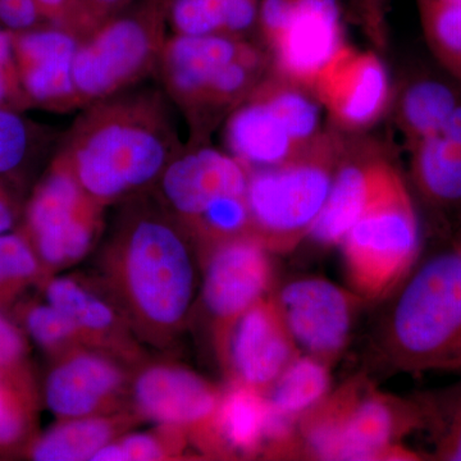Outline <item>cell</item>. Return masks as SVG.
Listing matches in <instances>:
<instances>
[{
    "label": "cell",
    "instance_id": "1",
    "mask_svg": "<svg viewBox=\"0 0 461 461\" xmlns=\"http://www.w3.org/2000/svg\"><path fill=\"white\" fill-rule=\"evenodd\" d=\"M196 256L181 224L147 194L129 200L102 253V281L142 344L180 335L196 294Z\"/></svg>",
    "mask_w": 461,
    "mask_h": 461
},
{
    "label": "cell",
    "instance_id": "2",
    "mask_svg": "<svg viewBox=\"0 0 461 461\" xmlns=\"http://www.w3.org/2000/svg\"><path fill=\"white\" fill-rule=\"evenodd\" d=\"M165 91L127 90L81 109L56 156L107 208L145 195L184 147Z\"/></svg>",
    "mask_w": 461,
    "mask_h": 461
},
{
    "label": "cell",
    "instance_id": "3",
    "mask_svg": "<svg viewBox=\"0 0 461 461\" xmlns=\"http://www.w3.org/2000/svg\"><path fill=\"white\" fill-rule=\"evenodd\" d=\"M395 294L381 330L391 366L439 371L460 357L461 242L412 269Z\"/></svg>",
    "mask_w": 461,
    "mask_h": 461
},
{
    "label": "cell",
    "instance_id": "4",
    "mask_svg": "<svg viewBox=\"0 0 461 461\" xmlns=\"http://www.w3.org/2000/svg\"><path fill=\"white\" fill-rule=\"evenodd\" d=\"M420 242L411 191L384 158L371 198L339 244L348 287L364 303L393 295L415 268Z\"/></svg>",
    "mask_w": 461,
    "mask_h": 461
},
{
    "label": "cell",
    "instance_id": "5",
    "mask_svg": "<svg viewBox=\"0 0 461 461\" xmlns=\"http://www.w3.org/2000/svg\"><path fill=\"white\" fill-rule=\"evenodd\" d=\"M348 145L339 130H323L286 162L249 169L251 233L271 253L293 251L309 238Z\"/></svg>",
    "mask_w": 461,
    "mask_h": 461
},
{
    "label": "cell",
    "instance_id": "6",
    "mask_svg": "<svg viewBox=\"0 0 461 461\" xmlns=\"http://www.w3.org/2000/svg\"><path fill=\"white\" fill-rule=\"evenodd\" d=\"M167 27L166 5L144 0L81 39L72 67L81 109L124 93L156 72Z\"/></svg>",
    "mask_w": 461,
    "mask_h": 461
},
{
    "label": "cell",
    "instance_id": "7",
    "mask_svg": "<svg viewBox=\"0 0 461 461\" xmlns=\"http://www.w3.org/2000/svg\"><path fill=\"white\" fill-rule=\"evenodd\" d=\"M313 91L273 74L226 118L224 142L248 169L281 165L308 147L321 130Z\"/></svg>",
    "mask_w": 461,
    "mask_h": 461
},
{
    "label": "cell",
    "instance_id": "8",
    "mask_svg": "<svg viewBox=\"0 0 461 461\" xmlns=\"http://www.w3.org/2000/svg\"><path fill=\"white\" fill-rule=\"evenodd\" d=\"M330 460H421L402 444L426 424L420 400L402 399L375 390L357 375L333 390L323 412Z\"/></svg>",
    "mask_w": 461,
    "mask_h": 461
},
{
    "label": "cell",
    "instance_id": "9",
    "mask_svg": "<svg viewBox=\"0 0 461 461\" xmlns=\"http://www.w3.org/2000/svg\"><path fill=\"white\" fill-rule=\"evenodd\" d=\"M105 208L54 158L27 206L29 241L42 268L59 271L85 259L104 230Z\"/></svg>",
    "mask_w": 461,
    "mask_h": 461
},
{
    "label": "cell",
    "instance_id": "10",
    "mask_svg": "<svg viewBox=\"0 0 461 461\" xmlns=\"http://www.w3.org/2000/svg\"><path fill=\"white\" fill-rule=\"evenodd\" d=\"M258 30L273 74L308 89L345 44L339 0H260Z\"/></svg>",
    "mask_w": 461,
    "mask_h": 461
},
{
    "label": "cell",
    "instance_id": "11",
    "mask_svg": "<svg viewBox=\"0 0 461 461\" xmlns=\"http://www.w3.org/2000/svg\"><path fill=\"white\" fill-rule=\"evenodd\" d=\"M273 253L254 235L230 240L200 258L203 306L212 344L220 362L230 330L249 308L271 295L275 281Z\"/></svg>",
    "mask_w": 461,
    "mask_h": 461
},
{
    "label": "cell",
    "instance_id": "12",
    "mask_svg": "<svg viewBox=\"0 0 461 461\" xmlns=\"http://www.w3.org/2000/svg\"><path fill=\"white\" fill-rule=\"evenodd\" d=\"M222 388L175 363H147L132 371L130 403L144 421L177 430L204 453Z\"/></svg>",
    "mask_w": 461,
    "mask_h": 461
},
{
    "label": "cell",
    "instance_id": "13",
    "mask_svg": "<svg viewBox=\"0 0 461 461\" xmlns=\"http://www.w3.org/2000/svg\"><path fill=\"white\" fill-rule=\"evenodd\" d=\"M273 295L302 353L330 366L338 362L363 300L350 288L321 277L297 278Z\"/></svg>",
    "mask_w": 461,
    "mask_h": 461
},
{
    "label": "cell",
    "instance_id": "14",
    "mask_svg": "<svg viewBox=\"0 0 461 461\" xmlns=\"http://www.w3.org/2000/svg\"><path fill=\"white\" fill-rule=\"evenodd\" d=\"M312 91L333 129L359 132L378 122L390 107V76L371 50L344 44L318 72Z\"/></svg>",
    "mask_w": 461,
    "mask_h": 461
},
{
    "label": "cell",
    "instance_id": "15",
    "mask_svg": "<svg viewBox=\"0 0 461 461\" xmlns=\"http://www.w3.org/2000/svg\"><path fill=\"white\" fill-rule=\"evenodd\" d=\"M249 169L230 153L190 140L166 167L154 193L182 229L217 200L247 195Z\"/></svg>",
    "mask_w": 461,
    "mask_h": 461
},
{
    "label": "cell",
    "instance_id": "16",
    "mask_svg": "<svg viewBox=\"0 0 461 461\" xmlns=\"http://www.w3.org/2000/svg\"><path fill=\"white\" fill-rule=\"evenodd\" d=\"M44 291L47 302L71 318L87 348L132 369L147 362L140 339L104 282L81 275L53 276Z\"/></svg>",
    "mask_w": 461,
    "mask_h": 461
},
{
    "label": "cell",
    "instance_id": "17",
    "mask_svg": "<svg viewBox=\"0 0 461 461\" xmlns=\"http://www.w3.org/2000/svg\"><path fill=\"white\" fill-rule=\"evenodd\" d=\"M56 362L45 384V402L58 420L131 408V366L87 348Z\"/></svg>",
    "mask_w": 461,
    "mask_h": 461
},
{
    "label": "cell",
    "instance_id": "18",
    "mask_svg": "<svg viewBox=\"0 0 461 461\" xmlns=\"http://www.w3.org/2000/svg\"><path fill=\"white\" fill-rule=\"evenodd\" d=\"M300 354L302 350L271 294L236 321L218 363L227 381L268 393L288 364Z\"/></svg>",
    "mask_w": 461,
    "mask_h": 461
},
{
    "label": "cell",
    "instance_id": "19",
    "mask_svg": "<svg viewBox=\"0 0 461 461\" xmlns=\"http://www.w3.org/2000/svg\"><path fill=\"white\" fill-rule=\"evenodd\" d=\"M12 35L18 77L30 104L62 113L81 109L72 76L80 36L54 25Z\"/></svg>",
    "mask_w": 461,
    "mask_h": 461
},
{
    "label": "cell",
    "instance_id": "20",
    "mask_svg": "<svg viewBox=\"0 0 461 461\" xmlns=\"http://www.w3.org/2000/svg\"><path fill=\"white\" fill-rule=\"evenodd\" d=\"M384 158L377 148L348 140L344 159L309 239L321 247H339L371 198L375 176Z\"/></svg>",
    "mask_w": 461,
    "mask_h": 461
},
{
    "label": "cell",
    "instance_id": "21",
    "mask_svg": "<svg viewBox=\"0 0 461 461\" xmlns=\"http://www.w3.org/2000/svg\"><path fill=\"white\" fill-rule=\"evenodd\" d=\"M268 397L257 388L227 381L212 426L205 456L221 459L263 454Z\"/></svg>",
    "mask_w": 461,
    "mask_h": 461
},
{
    "label": "cell",
    "instance_id": "22",
    "mask_svg": "<svg viewBox=\"0 0 461 461\" xmlns=\"http://www.w3.org/2000/svg\"><path fill=\"white\" fill-rule=\"evenodd\" d=\"M411 177L429 204L461 205V104L441 130L411 149Z\"/></svg>",
    "mask_w": 461,
    "mask_h": 461
},
{
    "label": "cell",
    "instance_id": "23",
    "mask_svg": "<svg viewBox=\"0 0 461 461\" xmlns=\"http://www.w3.org/2000/svg\"><path fill=\"white\" fill-rule=\"evenodd\" d=\"M141 421L132 406L112 414L58 420L33 444L32 456L38 461H93L104 446Z\"/></svg>",
    "mask_w": 461,
    "mask_h": 461
},
{
    "label": "cell",
    "instance_id": "24",
    "mask_svg": "<svg viewBox=\"0 0 461 461\" xmlns=\"http://www.w3.org/2000/svg\"><path fill=\"white\" fill-rule=\"evenodd\" d=\"M260 0H168L167 25L173 35L247 38L258 29Z\"/></svg>",
    "mask_w": 461,
    "mask_h": 461
},
{
    "label": "cell",
    "instance_id": "25",
    "mask_svg": "<svg viewBox=\"0 0 461 461\" xmlns=\"http://www.w3.org/2000/svg\"><path fill=\"white\" fill-rule=\"evenodd\" d=\"M461 104L453 87L424 78L409 85L400 96L396 121L409 149L441 130Z\"/></svg>",
    "mask_w": 461,
    "mask_h": 461
},
{
    "label": "cell",
    "instance_id": "26",
    "mask_svg": "<svg viewBox=\"0 0 461 461\" xmlns=\"http://www.w3.org/2000/svg\"><path fill=\"white\" fill-rule=\"evenodd\" d=\"M330 369L312 355H297L267 393L272 408L300 420L332 390Z\"/></svg>",
    "mask_w": 461,
    "mask_h": 461
},
{
    "label": "cell",
    "instance_id": "27",
    "mask_svg": "<svg viewBox=\"0 0 461 461\" xmlns=\"http://www.w3.org/2000/svg\"><path fill=\"white\" fill-rule=\"evenodd\" d=\"M418 5L427 45L461 86V0H418Z\"/></svg>",
    "mask_w": 461,
    "mask_h": 461
},
{
    "label": "cell",
    "instance_id": "28",
    "mask_svg": "<svg viewBox=\"0 0 461 461\" xmlns=\"http://www.w3.org/2000/svg\"><path fill=\"white\" fill-rule=\"evenodd\" d=\"M189 438L177 430L157 427L149 432L123 433L94 456L93 461H157L182 459Z\"/></svg>",
    "mask_w": 461,
    "mask_h": 461
},
{
    "label": "cell",
    "instance_id": "29",
    "mask_svg": "<svg viewBox=\"0 0 461 461\" xmlns=\"http://www.w3.org/2000/svg\"><path fill=\"white\" fill-rule=\"evenodd\" d=\"M432 433V459L461 461V387L420 399Z\"/></svg>",
    "mask_w": 461,
    "mask_h": 461
},
{
    "label": "cell",
    "instance_id": "30",
    "mask_svg": "<svg viewBox=\"0 0 461 461\" xmlns=\"http://www.w3.org/2000/svg\"><path fill=\"white\" fill-rule=\"evenodd\" d=\"M25 324L33 341L56 360L86 348L71 318L50 303L32 306Z\"/></svg>",
    "mask_w": 461,
    "mask_h": 461
},
{
    "label": "cell",
    "instance_id": "31",
    "mask_svg": "<svg viewBox=\"0 0 461 461\" xmlns=\"http://www.w3.org/2000/svg\"><path fill=\"white\" fill-rule=\"evenodd\" d=\"M41 262L26 236L0 233V293L23 286L41 275Z\"/></svg>",
    "mask_w": 461,
    "mask_h": 461
},
{
    "label": "cell",
    "instance_id": "32",
    "mask_svg": "<svg viewBox=\"0 0 461 461\" xmlns=\"http://www.w3.org/2000/svg\"><path fill=\"white\" fill-rule=\"evenodd\" d=\"M32 147V131L26 121L12 109L0 107V175L17 169Z\"/></svg>",
    "mask_w": 461,
    "mask_h": 461
},
{
    "label": "cell",
    "instance_id": "33",
    "mask_svg": "<svg viewBox=\"0 0 461 461\" xmlns=\"http://www.w3.org/2000/svg\"><path fill=\"white\" fill-rule=\"evenodd\" d=\"M23 105H29V100L18 77L14 35L8 30L0 29V107L14 111Z\"/></svg>",
    "mask_w": 461,
    "mask_h": 461
},
{
    "label": "cell",
    "instance_id": "34",
    "mask_svg": "<svg viewBox=\"0 0 461 461\" xmlns=\"http://www.w3.org/2000/svg\"><path fill=\"white\" fill-rule=\"evenodd\" d=\"M29 423L23 400L9 379L0 377V446L17 442Z\"/></svg>",
    "mask_w": 461,
    "mask_h": 461
},
{
    "label": "cell",
    "instance_id": "35",
    "mask_svg": "<svg viewBox=\"0 0 461 461\" xmlns=\"http://www.w3.org/2000/svg\"><path fill=\"white\" fill-rule=\"evenodd\" d=\"M50 25L62 27L84 39L98 23L76 0H36Z\"/></svg>",
    "mask_w": 461,
    "mask_h": 461
},
{
    "label": "cell",
    "instance_id": "36",
    "mask_svg": "<svg viewBox=\"0 0 461 461\" xmlns=\"http://www.w3.org/2000/svg\"><path fill=\"white\" fill-rule=\"evenodd\" d=\"M42 14L36 0H0V23L12 33L39 29Z\"/></svg>",
    "mask_w": 461,
    "mask_h": 461
},
{
    "label": "cell",
    "instance_id": "37",
    "mask_svg": "<svg viewBox=\"0 0 461 461\" xmlns=\"http://www.w3.org/2000/svg\"><path fill=\"white\" fill-rule=\"evenodd\" d=\"M357 18L369 41L377 48L387 41L386 14L390 0H354Z\"/></svg>",
    "mask_w": 461,
    "mask_h": 461
},
{
    "label": "cell",
    "instance_id": "38",
    "mask_svg": "<svg viewBox=\"0 0 461 461\" xmlns=\"http://www.w3.org/2000/svg\"><path fill=\"white\" fill-rule=\"evenodd\" d=\"M25 354V339L20 330L0 314V372L16 368Z\"/></svg>",
    "mask_w": 461,
    "mask_h": 461
},
{
    "label": "cell",
    "instance_id": "39",
    "mask_svg": "<svg viewBox=\"0 0 461 461\" xmlns=\"http://www.w3.org/2000/svg\"><path fill=\"white\" fill-rule=\"evenodd\" d=\"M98 25L131 5L132 0H76Z\"/></svg>",
    "mask_w": 461,
    "mask_h": 461
},
{
    "label": "cell",
    "instance_id": "40",
    "mask_svg": "<svg viewBox=\"0 0 461 461\" xmlns=\"http://www.w3.org/2000/svg\"><path fill=\"white\" fill-rule=\"evenodd\" d=\"M14 224V211L8 194L0 187V233L8 232Z\"/></svg>",
    "mask_w": 461,
    "mask_h": 461
},
{
    "label": "cell",
    "instance_id": "41",
    "mask_svg": "<svg viewBox=\"0 0 461 461\" xmlns=\"http://www.w3.org/2000/svg\"><path fill=\"white\" fill-rule=\"evenodd\" d=\"M439 371L460 373V375H461V355H460V357H455V359L451 360V362L445 364V366H442V368L439 369Z\"/></svg>",
    "mask_w": 461,
    "mask_h": 461
},
{
    "label": "cell",
    "instance_id": "42",
    "mask_svg": "<svg viewBox=\"0 0 461 461\" xmlns=\"http://www.w3.org/2000/svg\"><path fill=\"white\" fill-rule=\"evenodd\" d=\"M157 2H159V3H162V5H167V2H168V0H157Z\"/></svg>",
    "mask_w": 461,
    "mask_h": 461
},
{
    "label": "cell",
    "instance_id": "43",
    "mask_svg": "<svg viewBox=\"0 0 461 461\" xmlns=\"http://www.w3.org/2000/svg\"><path fill=\"white\" fill-rule=\"evenodd\" d=\"M461 242V241H460Z\"/></svg>",
    "mask_w": 461,
    "mask_h": 461
}]
</instances>
